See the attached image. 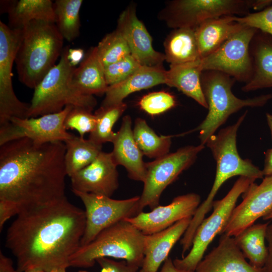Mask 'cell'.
I'll list each match as a JSON object with an SVG mask.
<instances>
[{
	"instance_id": "obj_35",
	"label": "cell",
	"mask_w": 272,
	"mask_h": 272,
	"mask_svg": "<svg viewBox=\"0 0 272 272\" xmlns=\"http://www.w3.org/2000/svg\"><path fill=\"white\" fill-rule=\"evenodd\" d=\"M96 124V117L92 111L76 107H73L66 115L64 126L67 129H75L80 137L84 138L86 133L92 132Z\"/></svg>"
},
{
	"instance_id": "obj_31",
	"label": "cell",
	"mask_w": 272,
	"mask_h": 272,
	"mask_svg": "<svg viewBox=\"0 0 272 272\" xmlns=\"http://www.w3.org/2000/svg\"><path fill=\"white\" fill-rule=\"evenodd\" d=\"M133 134L144 155L157 159L169 153L171 136L158 135L144 119L137 118L135 120Z\"/></svg>"
},
{
	"instance_id": "obj_7",
	"label": "cell",
	"mask_w": 272,
	"mask_h": 272,
	"mask_svg": "<svg viewBox=\"0 0 272 272\" xmlns=\"http://www.w3.org/2000/svg\"><path fill=\"white\" fill-rule=\"evenodd\" d=\"M246 111L231 125L221 129L211 136L206 145L211 150L216 163L215 180L206 199L197 209L198 213L205 216L212 208L214 199L220 187L230 178L244 176L254 180L263 177L262 171L249 159H243L237 148V131L246 116Z\"/></svg>"
},
{
	"instance_id": "obj_30",
	"label": "cell",
	"mask_w": 272,
	"mask_h": 272,
	"mask_svg": "<svg viewBox=\"0 0 272 272\" xmlns=\"http://www.w3.org/2000/svg\"><path fill=\"white\" fill-rule=\"evenodd\" d=\"M63 143L65 170L70 177L91 163L102 151V145L74 134Z\"/></svg>"
},
{
	"instance_id": "obj_9",
	"label": "cell",
	"mask_w": 272,
	"mask_h": 272,
	"mask_svg": "<svg viewBox=\"0 0 272 272\" xmlns=\"http://www.w3.org/2000/svg\"><path fill=\"white\" fill-rule=\"evenodd\" d=\"M252 0H175L168 2L159 18L173 29H195L207 20L223 16H245Z\"/></svg>"
},
{
	"instance_id": "obj_43",
	"label": "cell",
	"mask_w": 272,
	"mask_h": 272,
	"mask_svg": "<svg viewBox=\"0 0 272 272\" xmlns=\"http://www.w3.org/2000/svg\"><path fill=\"white\" fill-rule=\"evenodd\" d=\"M0 272H18L13 265L12 259L0 251Z\"/></svg>"
},
{
	"instance_id": "obj_49",
	"label": "cell",
	"mask_w": 272,
	"mask_h": 272,
	"mask_svg": "<svg viewBox=\"0 0 272 272\" xmlns=\"http://www.w3.org/2000/svg\"><path fill=\"white\" fill-rule=\"evenodd\" d=\"M25 272H45V271L40 269L33 268V269H29L26 271Z\"/></svg>"
},
{
	"instance_id": "obj_25",
	"label": "cell",
	"mask_w": 272,
	"mask_h": 272,
	"mask_svg": "<svg viewBox=\"0 0 272 272\" xmlns=\"http://www.w3.org/2000/svg\"><path fill=\"white\" fill-rule=\"evenodd\" d=\"M72 86L79 92L87 95L105 94L108 86L104 67L99 59L96 46L92 47L78 67L74 69L71 79Z\"/></svg>"
},
{
	"instance_id": "obj_48",
	"label": "cell",
	"mask_w": 272,
	"mask_h": 272,
	"mask_svg": "<svg viewBox=\"0 0 272 272\" xmlns=\"http://www.w3.org/2000/svg\"><path fill=\"white\" fill-rule=\"evenodd\" d=\"M66 268H67L65 267H58L47 272H66Z\"/></svg>"
},
{
	"instance_id": "obj_37",
	"label": "cell",
	"mask_w": 272,
	"mask_h": 272,
	"mask_svg": "<svg viewBox=\"0 0 272 272\" xmlns=\"http://www.w3.org/2000/svg\"><path fill=\"white\" fill-rule=\"evenodd\" d=\"M139 104L140 108L149 114L156 115L174 107L176 101L174 96L169 93L159 91L143 96Z\"/></svg>"
},
{
	"instance_id": "obj_40",
	"label": "cell",
	"mask_w": 272,
	"mask_h": 272,
	"mask_svg": "<svg viewBox=\"0 0 272 272\" xmlns=\"http://www.w3.org/2000/svg\"><path fill=\"white\" fill-rule=\"evenodd\" d=\"M21 212L20 208L15 203L0 199V231H1L6 222L14 216Z\"/></svg>"
},
{
	"instance_id": "obj_24",
	"label": "cell",
	"mask_w": 272,
	"mask_h": 272,
	"mask_svg": "<svg viewBox=\"0 0 272 272\" xmlns=\"http://www.w3.org/2000/svg\"><path fill=\"white\" fill-rule=\"evenodd\" d=\"M236 16H223L204 22L195 29L199 58L216 51L244 25L236 21Z\"/></svg>"
},
{
	"instance_id": "obj_3",
	"label": "cell",
	"mask_w": 272,
	"mask_h": 272,
	"mask_svg": "<svg viewBox=\"0 0 272 272\" xmlns=\"http://www.w3.org/2000/svg\"><path fill=\"white\" fill-rule=\"evenodd\" d=\"M63 40L54 23L33 21L21 29L15 62L22 84L36 87L61 56Z\"/></svg>"
},
{
	"instance_id": "obj_23",
	"label": "cell",
	"mask_w": 272,
	"mask_h": 272,
	"mask_svg": "<svg viewBox=\"0 0 272 272\" xmlns=\"http://www.w3.org/2000/svg\"><path fill=\"white\" fill-rule=\"evenodd\" d=\"M253 73L241 90L245 92L272 88V37L257 30L250 44Z\"/></svg>"
},
{
	"instance_id": "obj_50",
	"label": "cell",
	"mask_w": 272,
	"mask_h": 272,
	"mask_svg": "<svg viewBox=\"0 0 272 272\" xmlns=\"http://www.w3.org/2000/svg\"><path fill=\"white\" fill-rule=\"evenodd\" d=\"M263 219L264 220H272V213L267 215V216L263 217Z\"/></svg>"
},
{
	"instance_id": "obj_6",
	"label": "cell",
	"mask_w": 272,
	"mask_h": 272,
	"mask_svg": "<svg viewBox=\"0 0 272 272\" xmlns=\"http://www.w3.org/2000/svg\"><path fill=\"white\" fill-rule=\"evenodd\" d=\"M145 234L124 220L103 230L71 257L69 266L88 268L100 257L124 259L141 267L144 257Z\"/></svg>"
},
{
	"instance_id": "obj_41",
	"label": "cell",
	"mask_w": 272,
	"mask_h": 272,
	"mask_svg": "<svg viewBox=\"0 0 272 272\" xmlns=\"http://www.w3.org/2000/svg\"><path fill=\"white\" fill-rule=\"evenodd\" d=\"M265 238L267 242L268 254L263 268L265 272H272V222H269L268 225Z\"/></svg>"
},
{
	"instance_id": "obj_2",
	"label": "cell",
	"mask_w": 272,
	"mask_h": 272,
	"mask_svg": "<svg viewBox=\"0 0 272 272\" xmlns=\"http://www.w3.org/2000/svg\"><path fill=\"white\" fill-rule=\"evenodd\" d=\"M65 153L62 142L39 144L24 138L0 146V199L22 212L65 196Z\"/></svg>"
},
{
	"instance_id": "obj_8",
	"label": "cell",
	"mask_w": 272,
	"mask_h": 272,
	"mask_svg": "<svg viewBox=\"0 0 272 272\" xmlns=\"http://www.w3.org/2000/svg\"><path fill=\"white\" fill-rule=\"evenodd\" d=\"M254 181L253 179L240 176L226 196L214 201L213 212L197 228L189 253L182 258L173 261L177 268L195 271L209 244L217 235L221 234L227 224L238 198Z\"/></svg>"
},
{
	"instance_id": "obj_20",
	"label": "cell",
	"mask_w": 272,
	"mask_h": 272,
	"mask_svg": "<svg viewBox=\"0 0 272 272\" xmlns=\"http://www.w3.org/2000/svg\"><path fill=\"white\" fill-rule=\"evenodd\" d=\"M130 116H124L119 130L115 133L111 152L115 164L123 166L128 176L135 181L144 182L146 175L143 154L136 143L131 128Z\"/></svg>"
},
{
	"instance_id": "obj_18",
	"label": "cell",
	"mask_w": 272,
	"mask_h": 272,
	"mask_svg": "<svg viewBox=\"0 0 272 272\" xmlns=\"http://www.w3.org/2000/svg\"><path fill=\"white\" fill-rule=\"evenodd\" d=\"M116 29L126 41L131 55L142 65L162 66L165 55L153 48L152 38L138 19L135 6H128L120 14Z\"/></svg>"
},
{
	"instance_id": "obj_45",
	"label": "cell",
	"mask_w": 272,
	"mask_h": 272,
	"mask_svg": "<svg viewBox=\"0 0 272 272\" xmlns=\"http://www.w3.org/2000/svg\"><path fill=\"white\" fill-rule=\"evenodd\" d=\"M160 272H195L181 269L177 268L174 264L173 261L170 257H168L164 262Z\"/></svg>"
},
{
	"instance_id": "obj_28",
	"label": "cell",
	"mask_w": 272,
	"mask_h": 272,
	"mask_svg": "<svg viewBox=\"0 0 272 272\" xmlns=\"http://www.w3.org/2000/svg\"><path fill=\"white\" fill-rule=\"evenodd\" d=\"M164 46L165 60L170 65L184 64L200 59L194 29H173L166 38Z\"/></svg>"
},
{
	"instance_id": "obj_51",
	"label": "cell",
	"mask_w": 272,
	"mask_h": 272,
	"mask_svg": "<svg viewBox=\"0 0 272 272\" xmlns=\"http://www.w3.org/2000/svg\"><path fill=\"white\" fill-rule=\"evenodd\" d=\"M78 272H88V271H86V270H79V271H78Z\"/></svg>"
},
{
	"instance_id": "obj_42",
	"label": "cell",
	"mask_w": 272,
	"mask_h": 272,
	"mask_svg": "<svg viewBox=\"0 0 272 272\" xmlns=\"http://www.w3.org/2000/svg\"><path fill=\"white\" fill-rule=\"evenodd\" d=\"M84 52L81 48H69L68 58L71 63L76 66L80 63L84 57Z\"/></svg>"
},
{
	"instance_id": "obj_13",
	"label": "cell",
	"mask_w": 272,
	"mask_h": 272,
	"mask_svg": "<svg viewBox=\"0 0 272 272\" xmlns=\"http://www.w3.org/2000/svg\"><path fill=\"white\" fill-rule=\"evenodd\" d=\"M21 35V29H12L0 21V126L13 117L28 118L30 103L17 98L12 81Z\"/></svg>"
},
{
	"instance_id": "obj_36",
	"label": "cell",
	"mask_w": 272,
	"mask_h": 272,
	"mask_svg": "<svg viewBox=\"0 0 272 272\" xmlns=\"http://www.w3.org/2000/svg\"><path fill=\"white\" fill-rule=\"evenodd\" d=\"M141 66L130 54L104 67L105 77L108 86L115 85L125 80Z\"/></svg>"
},
{
	"instance_id": "obj_1",
	"label": "cell",
	"mask_w": 272,
	"mask_h": 272,
	"mask_svg": "<svg viewBox=\"0 0 272 272\" xmlns=\"http://www.w3.org/2000/svg\"><path fill=\"white\" fill-rule=\"evenodd\" d=\"M85 227V211L65 196L22 211L7 230L5 246L15 256L18 272L67 268L80 247Z\"/></svg>"
},
{
	"instance_id": "obj_5",
	"label": "cell",
	"mask_w": 272,
	"mask_h": 272,
	"mask_svg": "<svg viewBox=\"0 0 272 272\" xmlns=\"http://www.w3.org/2000/svg\"><path fill=\"white\" fill-rule=\"evenodd\" d=\"M69 47L63 48L57 64L52 68L34 89L28 118L60 112L66 106L92 111L97 100L92 95L83 94L71 85L73 66L68 58Z\"/></svg>"
},
{
	"instance_id": "obj_22",
	"label": "cell",
	"mask_w": 272,
	"mask_h": 272,
	"mask_svg": "<svg viewBox=\"0 0 272 272\" xmlns=\"http://www.w3.org/2000/svg\"><path fill=\"white\" fill-rule=\"evenodd\" d=\"M166 70L163 66L142 65L125 80L108 86L101 107H108L123 102L130 94L166 84Z\"/></svg>"
},
{
	"instance_id": "obj_29",
	"label": "cell",
	"mask_w": 272,
	"mask_h": 272,
	"mask_svg": "<svg viewBox=\"0 0 272 272\" xmlns=\"http://www.w3.org/2000/svg\"><path fill=\"white\" fill-rule=\"evenodd\" d=\"M269 223L253 224L234 237L244 257L257 268H262L267 259L268 249L265 241Z\"/></svg>"
},
{
	"instance_id": "obj_17",
	"label": "cell",
	"mask_w": 272,
	"mask_h": 272,
	"mask_svg": "<svg viewBox=\"0 0 272 272\" xmlns=\"http://www.w3.org/2000/svg\"><path fill=\"white\" fill-rule=\"evenodd\" d=\"M111 153L101 151L89 165L70 177L72 190L111 197L119 186Z\"/></svg>"
},
{
	"instance_id": "obj_26",
	"label": "cell",
	"mask_w": 272,
	"mask_h": 272,
	"mask_svg": "<svg viewBox=\"0 0 272 272\" xmlns=\"http://www.w3.org/2000/svg\"><path fill=\"white\" fill-rule=\"evenodd\" d=\"M3 6L8 13L9 27L22 29L33 21L55 23L54 3L50 0H19L6 1Z\"/></svg>"
},
{
	"instance_id": "obj_47",
	"label": "cell",
	"mask_w": 272,
	"mask_h": 272,
	"mask_svg": "<svg viewBox=\"0 0 272 272\" xmlns=\"http://www.w3.org/2000/svg\"><path fill=\"white\" fill-rule=\"evenodd\" d=\"M266 121L270 129L271 137L272 139V114L270 113L266 114Z\"/></svg>"
},
{
	"instance_id": "obj_21",
	"label": "cell",
	"mask_w": 272,
	"mask_h": 272,
	"mask_svg": "<svg viewBox=\"0 0 272 272\" xmlns=\"http://www.w3.org/2000/svg\"><path fill=\"white\" fill-rule=\"evenodd\" d=\"M192 217L182 219L157 233L145 235L144 257L139 272H157L173 246L183 235Z\"/></svg>"
},
{
	"instance_id": "obj_11",
	"label": "cell",
	"mask_w": 272,
	"mask_h": 272,
	"mask_svg": "<svg viewBox=\"0 0 272 272\" xmlns=\"http://www.w3.org/2000/svg\"><path fill=\"white\" fill-rule=\"evenodd\" d=\"M257 30L244 26L227 40L216 51L199 59L197 62L202 71H215L247 83L253 73L250 44Z\"/></svg>"
},
{
	"instance_id": "obj_38",
	"label": "cell",
	"mask_w": 272,
	"mask_h": 272,
	"mask_svg": "<svg viewBox=\"0 0 272 272\" xmlns=\"http://www.w3.org/2000/svg\"><path fill=\"white\" fill-rule=\"evenodd\" d=\"M235 20L246 26L254 28L272 37V5L265 9L244 16H235Z\"/></svg>"
},
{
	"instance_id": "obj_10",
	"label": "cell",
	"mask_w": 272,
	"mask_h": 272,
	"mask_svg": "<svg viewBox=\"0 0 272 272\" xmlns=\"http://www.w3.org/2000/svg\"><path fill=\"white\" fill-rule=\"evenodd\" d=\"M205 146H187L146 163V175L140 196L139 210L149 207L153 209L159 205L163 191L184 170L195 162Z\"/></svg>"
},
{
	"instance_id": "obj_27",
	"label": "cell",
	"mask_w": 272,
	"mask_h": 272,
	"mask_svg": "<svg viewBox=\"0 0 272 272\" xmlns=\"http://www.w3.org/2000/svg\"><path fill=\"white\" fill-rule=\"evenodd\" d=\"M202 72L197 60L184 64L170 65L169 70L166 71L165 84L176 88L208 109L200 81Z\"/></svg>"
},
{
	"instance_id": "obj_33",
	"label": "cell",
	"mask_w": 272,
	"mask_h": 272,
	"mask_svg": "<svg viewBox=\"0 0 272 272\" xmlns=\"http://www.w3.org/2000/svg\"><path fill=\"white\" fill-rule=\"evenodd\" d=\"M126 108L124 102L108 107H100L94 113L96 124L89 139L101 145L106 142L112 143L115 134L113 127Z\"/></svg>"
},
{
	"instance_id": "obj_39",
	"label": "cell",
	"mask_w": 272,
	"mask_h": 272,
	"mask_svg": "<svg viewBox=\"0 0 272 272\" xmlns=\"http://www.w3.org/2000/svg\"><path fill=\"white\" fill-rule=\"evenodd\" d=\"M96 261L101 267V272H137L140 268L125 260L116 261L108 257H100Z\"/></svg>"
},
{
	"instance_id": "obj_16",
	"label": "cell",
	"mask_w": 272,
	"mask_h": 272,
	"mask_svg": "<svg viewBox=\"0 0 272 272\" xmlns=\"http://www.w3.org/2000/svg\"><path fill=\"white\" fill-rule=\"evenodd\" d=\"M200 202L199 195L187 193L175 197L167 205H158L150 212H141L124 220L144 234H152L162 231L182 219L192 217Z\"/></svg>"
},
{
	"instance_id": "obj_44",
	"label": "cell",
	"mask_w": 272,
	"mask_h": 272,
	"mask_svg": "<svg viewBox=\"0 0 272 272\" xmlns=\"http://www.w3.org/2000/svg\"><path fill=\"white\" fill-rule=\"evenodd\" d=\"M264 176H272V148L265 153L263 169L262 170Z\"/></svg>"
},
{
	"instance_id": "obj_14",
	"label": "cell",
	"mask_w": 272,
	"mask_h": 272,
	"mask_svg": "<svg viewBox=\"0 0 272 272\" xmlns=\"http://www.w3.org/2000/svg\"><path fill=\"white\" fill-rule=\"evenodd\" d=\"M73 107L66 106L60 112L37 117L12 118L0 126V146L24 138L39 144L64 142L73 135L66 131L64 126L65 118Z\"/></svg>"
},
{
	"instance_id": "obj_19",
	"label": "cell",
	"mask_w": 272,
	"mask_h": 272,
	"mask_svg": "<svg viewBox=\"0 0 272 272\" xmlns=\"http://www.w3.org/2000/svg\"><path fill=\"white\" fill-rule=\"evenodd\" d=\"M195 272H265L248 262L234 238L222 234L218 245L197 264Z\"/></svg>"
},
{
	"instance_id": "obj_15",
	"label": "cell",
	"mask_w": 272,
	"mask_h": 272,
	"mask_svg": "<svg viewBox=\"0 0 272 272\" xmlns=\"http://www.w3.org/2000/svg\"><path fill=\"white\" fill-rule=\"evenodd\" d=\"M242 198L221 234L235 237L260 217L272 213V176H265L259 184L252 183Z\"/></svg>"
},
{
	"instance_id": "obj_34",
	"label": "cell",
	"mask_w": 272,
	"mask_h": 272,
	"mask_svg": "<svg viewBox=\"0 0 272 272\" xmlns=\"http://www.w3.org/2000/svg\"><path fill=\"white\" fill-rule=\"evenodd\" d=\"M96 47L104 67L131 54L126 41L116 29L106 35Z\"/></svg>"
},
{
	"instance_id": "obj_46",
	"label": "cell",
	"mask_w": 272,
	"mask_h": 272,
	"mask_svg": "<svg viewBox=\"0 0 272 272\" xmlns=\"http://www.w3.org/2000/svg\"><path fill=\"white\" fill-rule=\"evenodd\" d=\"M272 5V0H252V10L261 11Z\"/></svg>"
},
{
	"instance_id": "obj_12",
	"label": "cell",
	"mask_w": 272,
	"mask_h": 272,
	"mask_svg": "<svg viewBox=\"0 0 272 272\" xmlns=\"http://www.w3.org/2000/svg\"><path fill=\"white\" fill-rule=\"evenodd\" d=\"M72 191L85 208L86 227L80 247L91 243L106 228L141 213L140 196L114 199L105 195Z\"/></svg>"
},
{
	"instance_id": "obj_32",
	"label": "cell",
	"mask_w": 272,
	"mask_h": 272,
	"mask_svg": "<svg viewBox=\"0 0 272 272\" xmlns=\"http://www.w3.org/2000/svg\"><path fill=\"white\" fill-rule=\"evenodd\" d=\"M82 0H56L54 3L55 24L64 38L72 41L80 34V11Z\"/></svg>"
},
{
	"instance_id": "obj_4",
	"label": "cell",
	"mask_w": 272,
	"mask_h": 272,
	"mask_svg": "<svg viewBox=\"0 0 272 272\" xmlns=\"http://www.w3.org/2000/svg\"><path fill=\"white\" fill-rule=\"evenodd\" d=\"M200 81L208 104V112L203 120L193 131L199 132L200 144L204 146L232 114L246 107H262L272 99V94L245 99L237 97L232 91L236 80L218 71H203Z\"/></svg>"
}]
</instances>
